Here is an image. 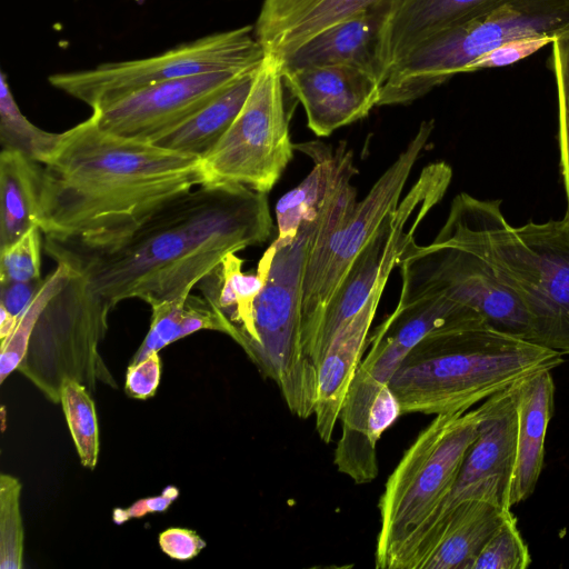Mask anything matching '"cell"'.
Masks as SVG:
<instances>
[{
    "label": "cell",
    "instance_id": "52a82bcc",
    "mask_svg": "<svg viewBox=\"0 0 569 569\" xmlns=\"http://www.w3.org/2000/svg\"><path fill=\"white\" fill-rule=\"evenodd\" d=\"M569 30V0H495L415 48L389 73L378 106L409 104L513 39Z\"/></svg>",
    "mask_w": 569,
    "mask_h": 569
},
{
    "label": "cell",
    "instance_id": "9a60e30c",
    "mask_svg": "<svg viewBox=\"0 0 569 569\" xmlns=\"http://www.w3.org/2000/svg\"><path fill=\"white\" fill-rule=\"evenodd\" d=\"M247 73L218 71L154 83L94 109L92 113L99 126L111 133L153 143Z\"/></svg>",
    "mask_w": 569,
    "mask_h": 569
},
{
    "label": "cell",
    "instance_id": "f546056e",
    "mask_svg": "<svg viewBox=\"0 0 569 569\" xmlns=\"http://www.w3.org/2000/svg\"><path fill=\"white\" fill-rule=\"evenodd\" d=\"M72 271L63 263H57L56 268L44 278L30 305L18 318L12 332L1 341L0 352V382L3 383L23 361L34 326L49 302V300L62 288L70 278Z\"/></svg>",
    "mask_w": 569,
    "mask_h": 569
},
{
    "label": "cell",
    "instance_id": "60d3db41",
    "mask_svg": "<svg viewBox=\"0 0 569 569\" xmlns=\"http://www.w3.org/2000/svg\"><path fill=\"white\" fill-rule=\"evenodd\" d=\"M179 489L174 486H168L158 496L141 498L128 508H116L112 511V520L116 525H121L130 519L141 518L152 512H163L178 498Z\"/></svg>",
    "mask_w": 569,
    "mask_h": 569
},
{
    "label": "cell",
    "instance_id": "d590c367",
    "mask_svg": "<svg viewBox=\"0 0 569 569\" xmlns=\"http://www.w3.org/2000/svg\"><path fill=\"white\" fill-rule=\"evenodd\" d=\"M187 298L150 306L151 322L149 331L130 363L139 362L149 353L160 351L179 340V327Z\"/></svg>",
    "mask_w": 569,
    "mask_h": 569
},
{
    "label": "cell",
    "instance_id": "4fadbf2b",
    "mask_svg": "<svg viewBox=\"0 0 569 569\" xmlns=\"http://www.w3.org/2000/svg\"><path fill=\"white\" fill-rule=\"evenodd\" d=\"M398 267L399 301L445 295L476 310L491 328L530 340L523 306L477 256L456 247L418 246L413 241Z\"/></svg>",
    "mask_w": 569,
    "mask_h": 569
},
{
    "label": "cell",
    "instance_id": "8fae6325",
    "mask_svg": "<svg viewBox=\"0 0 569 569\" xmlns=\"http://www.w3.org/2000/svg\"><path fill=\"white\" fill-rule=\"evenodd\" d=\"M432 130L433 120L422 121L406 148L375 182L366 197L355 204L343 223L321 239L310 252L302 299V345L309 361L329 301L353 260L388 214L398 207L406 182Z\"/></svg>",
    "mask_w": 569,
    "mask_h": 569
},
{
    "label": "cell",
    "instance_id": "cb8c5ba5",
    "mask_svg": "<svg viewBox=\"0 0 569 569\" xmlns=\"http://www.w3.org/2000/svg\"><path fill=\"white\" fill-rule=\"evenodd\" d=\"M387 6L360 11L327 28L281 61L282 68L348 64L378 79V34Z\"/></svg>",
    "mask_w": 569,
    "mask_h": 569
},
{
    "label": "cell",
    "instance_id": "7c38bea8",
    "mask_svg": "<svg viewBox=\"0 0 569 569\" xmlns=\"http://www.w3.org/2000/svg\"><path fill=\"white\" fill-rule=\"evenodd\" d=\"M451 179L452 169L447 162L426 166L353 260L321 318L309 356L316 371L337 331L366 305L380 282L388 281L409 244L416 241L419 224L446 194Z\"/></svg>",
    "mask_w": 569,
    "mask_h": 569
},
{
    "label": "cell",
    "instance_id": "603a6c76",
    "mask_svg": "<svg viewBox=\"0 0 569 569\" xmlns=\"http://www.w3.org/2000/svg\"><path fill=\"white\" fill-rule=\"evenodd\" d=\"M295 149L309 156L313 166L308 176L276 204L278 239L293 238L300 224L312 218L333 190L357 172L352 151L345 142L333 147L311 141L295 144Z\"/></svg>",
    "mask_w": 569,
    "mask_h": 569
},
{
    "label": "cell",
    "instance_id": "b9f144b4",
    "mask_svg": "<svg viewBox=\"0 0 569 569\" xmlns=\"http://www.w3.org/2000/svg\"><path fill=\"white\" fill-rule=\"evenodd\" d=\"M43 280L0 283V306L19 318L32 301Z\"/></svg>",
    "mask_w": 569,
    "mask_h": 569
},
{
    "label": "cell",
    "instance_id": "44dd1931",
    "mask_svg": "<svg viewBox=\"0 0 569 569\" xmlns=\"http://www.w3.org/2000/svg\"><path fill=\"white\" fill-rule=\"evenodd\" d=\"M390 0H263L253 33L266 54L283 61L327 28Z\"/></svg>",
    "mask_w": 569,
    "mask_h": 569
},
{
    "label": "cell",
    "instance_id": "7a4b0ae2",
    "mask_svg": "<svg viewBox=\"0 0 569 569\" xmlns=\"http://www.w3.org/2000/svg\"><path fill=\"white\" fill-rule=\"evenodd\" d=\"M204 182L201 159L111 133L91 113L42 164L39 227L56 237L110 227Z\"/></svg>",
    "mask_w": 569,
    "mask_h": 569
},
{
    "label": "cell",
    "instance_id": "5bb4252c",
    "mask_svg": "<svg viewBox=\"0 0 569 569\" xmlns=\"http://www.w3.org/2000/svg\"><path fill=\"white\" fill-rule=\"evenodd\" d=\"M513 386L492 395L480 405L482 419L479 433L465 457L451 493L407 547L397 569H420L441 526L460 503L482 499L511 509L509 498L517 445Z\"/></svg>",
    "mask_w": 569,
    "mask_h": 569
},
{
    "label": "cell",
    "instance_id": "ba28073f",
    "mask_svg": "<svg viewBox=\"0 0 569 569\" xmlns=\"http://www.w3.org/2000/svg\"><path fill=\"white\" fill-rule=\"evenodd\" d=\"M111 310L86 279L72 271L42 310L18 370L52 402L60 401L66 377L91 391L97 382L117 388L98 350Z\"/></svg>",
    "mask_w": 569,
    "mask_h": 569
},
{
    "label": "cell",
    "instance_id": "6da1fadb",
    "mask_svg": "<svg viewBox=\"0 0 569 569\" xmlns=\"http://www.w3.org/2000/svg\"><path fill=\"white\" fill-rule=\"evenodd\" d=\"M267 193L241 184H200L110 227L44 236V250L80 274L113 309L186 298L229 253L268 241Z\"/></svg>",
    "mask_w": 569,
    "mask_h": 569
},
{
    "label": "cell",
    "instance_id": "ffe728a7",
    "mask_svg": "<svg viewBox=\"0 0 569 569\" xmlns=\"http://www.w3.org/2000/svg\"><path fill=\"white\" fill-rule=\"evenodd\" d=\"M495 0H390L378 34V79L420 43L470 17Z\"/></svg>",
    "mask_w": 569,
    "mask_h": 569
},
{
    "label": "cell",
    "instance_id": "8d00e7d4",
    "mask_svg": "<svg viewBox=\"0 0 569 569\" xmlns=\"http://www.w3.org/2000/svg\"><path fill=\"white\" fill-rule=\"evenodd\" d=\"M555 38L553 36H529L509 40L475 59L463 72L512 64L551 44Z\"/></svg>",
    "mask_w": 569,
    "mask_h": 569
},
{
    "label": "cell",
    "instance_id": "74e56055",
    "mask_svg": "<svg viewBox=\"0 0 569 569\" xmlns=\"http://www.w3.org/2000/svg\"><path fill=\"white\" fill-rule=\"evenodd\" d=\"M160 378L161 360L159 351H153L139 362L129 365L124 391L133 399L146 400L154 396Z\"/></svg>",
    "mask_w": 569,
    "mask_h": 569
},
{
    "label": "cell",
    "instance_id": "5b68a950",
    "mask_svg": "<svg viewBox=\"0 0 569 569\" xmlns=\"http://www.w3.org/2000/svg\"><path fill=\"white\" fill-rule=\"evenodd\" d=\"M351 180L341 182L293 238H276L259 261L266 280L253 303L250 335L241 348L301 419L313 415L317 391V371L302 345L306 267L315 246L339 228L357 203Z\"/></svg>",
    "mask_w": 569,
    "mask_h": 569
},
{
    "label": "cell",
    "instance_id": "9c48e42d",
    "mask_svg": "<svg viewBox=\"0 0 569 569\" xmlns=\"http://www.w3.org/2000/svg\"><path fill=\"white\" fill-rule=\"evenodd\" d=\"M282 62L266 54L237 117L201 159L204 183L241 184L267 193L293 156L284 107Z\"/></svg>",
    "mask_w": 569,
    "mask_h": 569
},
{
    "label": "cell",
    "instance_id": "d4e9b609",
    "mask_svg": "<svg viewBox=\"0 0 569 569\" xmlns=\"http://www.w3.org/2000/svg\"><path fill=\"white\" fill-rule=\"evenodd\" d=\"M510 510L482 499L460 503L441 526L420 569H470Z\"/></svg>",
    "mask_w": 569,
    "mask_h": 569
},
{
    "label": "cell",
    "instance_id": "836d02e7",
    "mask_svg": "<svg viewBox=\"0 0 569 569\" xmlns=\"http://www.w3.org/2000/svg\"><path fill=\"white\" fill-rule=\"evenodd\" d=\"M552 44V68L558 100V144L560 172L569 217V30L556 36Z\"/></svg>",
    "mask_w": 569,
    "mask_h": 569
},
{
    "label": "cell",
    "instance_id": "d6986e66",
    "mask_svg": "<svg viewBox=\"0 0 569 569\" xmlns=\"http://www.w3.org/2000/svg\"><path fill=\"white\" fill-rule=\"evenodd\" d=\"M387 282H380L366 305L337 331L318 365L313 415L316 430L326 443L331 441L346 396L362 360L369 329Z\"/></svg>",
    "mask_w": 569,
    "mask_h": 569
},
{
    "label": "cell",
    "instance_id": "4316f807",
    "mask_svg": "<svg viewBox=\"0 0 569 569\" xmlns=\"http://www.w3.org/2000/svg\"><path fill=\"white\" fill-rule=\"evenodd\" d=\"M243 260L229 253L200 282L203 298L222 317L231 337L240 347L251 330L253 303L260 293L266 270L259 262L254 273L242 271Z\"/></svg>",
    "mask_w": 569,
    "mask_h": 569
},
{
    "label": "cell",
    "instance_id": "ab89813d",
    "mask_svg": "<svg viewBox=\"0 0 569 569\" xmlns=\"http://www.w3.org/2000/svg\"><path fill=\"white\" fill-rule=\"evenodd\" d=\"M159 546L170 558L190 560L206 547L197 532L183 528H170L159 535Z\"/></svg>",
    "mask_w": 569,
    "mask_h": 569
},
{
    "label": "cell",
    "instance_id": "ac0fdd59",
    "mask_svg": "<svg viewBox=\"0 0 569 569\" xmlns=\"http://www.w3.org/2000/svg\"><path fill=\"white\" fill-rule=\"evenodd\" d=\"M482 326L489 325L481 315L445 295L398 301L373 331L369 352L359 367L389 383L408 352L426 336L445 329Z\"/></svg>",
    "mask_w": 569,
    "mask_h": 569
},
{
    "label": "cell",
    "instance_id": "f35d334b",
    "mask_svg": "<svg viewBox=\"0 0 569 569\" xmlns=\"http://www.w3.org/2000/svg\"><path fill=\"white\" fill-rule=\"evenodd\" d=\"M200 330H216L229 335L222 317L202 297L188 296L179 327V339Z\"/></svg>",
    "mask_w": 569,
    "mask_h": 569
},
{
    "label": "cell",
    "instance_id": "7bdbcfd3",
    "mask_svg": "<svg viewBox=\"0 0 569 569\" xmlns=\"http://www.w3.org/2000/svg\"><path fill=\"white\" fill-rule=\"evenodd\" d=\"M18 318L0 306V340H4L14 329Z\"/></svg>",
    "mask_w": 569,
    "mask_h": 569
},
{
    "label": "cell",
    "instance_id": "1f68e13d",
    "mask_svg": "<svg viewBox=\"0 0 569 569\" xmlns=\"http://www.w3.org/2000/svg\"><path fill=\"white\" fill-rule=\"evenodd\" d=\"M21 485L18 478L0 476V568L20 569L23 559V526L20 513Z\"/></svg>",
    "mask_w": 569,
    "mask_h": 569
},
{
    "label": "cell",
    "instance_id": "f1b7e54d",
    "mask_svg": "<svg viewBox=\"0 0 569 569\" xmlns=\"http://www.w3.org/2000/svg\"><path fill=\"white\" fill-rule=\"evenodd\" d=\"M60 133L33 124L18 107L7 76H0V143L1 149L17 150L43 164L53 152Z\"/></svg>",
    "mask_w": 569,
    "mask_h": 569
},
{
    "label": "cell",
    "instance_id": "30bf717a",
    "mask_svg": "<svg viewBox=\"0 0 569 569\" xmlns=\"http://www.w3.org/2000/svg\"><path fill=\"white\" fill-rule=\"evenodd\" d=\"M264 56L253 26H244L179 44L157 56L54 73L48 81L94 110L133 91L172 79L218 71H254Z\"/></svg>",
    "mask_w": 569,
    "mask_h": 569
},
{
    "label": "cell",
    "instance_id": "277c9868",
    "mask_svg": "<svg viewBox=\"0 0 569 569\" xmlns=\"http://www.w3.org/2000/svg\"><path fill=\"white\" fill-rule=\"evenodd\" d=\"M563 355L489 326L432 332L392 375L401 413L466 412L515 383L559 367Z\"/></svg>",
    "mask_w": 569,
    "mask_h": 569
},
{
    "label": "cell",
    "instance_id": "3957f363",
    "mask_svg": "<svg viewBox=\"0 0 569 569\" xmlns=\"http://www.w3.org/2000/svg\"><path fill=\"white\" fill-rule=\"evenodd\" d=\"M432 246L466 250L490 267L527 311L532 342L569 355V217L509 224L501 200L457 194Z\"/></svg>",
    "mask_w": 569,
    "mask_h": 569
},
{
    "label": "cell",
    "instance_id": "484cf974",
    "mask_svg": "<svg viewBox=\"0 0 569 569\" xmlns=\"http://www.w3.org/2000/svg\"><path fill=\"white\" fill-rule=\"evenodd\" d=\"M41 183V163L20 151L1 149L0 249L39 227Z\"/></svg>",
    "mask_w": 569,
    "mask_h": 569
},
{
    "label": "cell",
    "instance_id": "e0dca14e",
    "mask_svg": "<svg viewBox=\"0 0 569 569\" xmlns=\"http://www.w3.org/2000/svg\"><path fill=\"white\" fill-rule=\"evenodd\" d=\"M398 398L389 387L358 368L341 408V436L333 462L338 470L362 485L379 473L377 443L401 416Z\"/></svg>",
    "mask_w": 569,
    "mask_h": 569
},
{
    "label": "cell",
    "instance_id": "83f0119b",
    "mask_svg": "<svg viewBox=\"0 0 569 569\" xmlns=\"http://www.w3.org/2000/svg\"><path fill=\"white\" fill-rule=\"evenodd\" d=\"M254 72L242 76L193 117L153 143L199 159L204 158L243 106Z\"/></svg>",
    "mask_w": 569,
    "mask_h": 569
},
{
    "label": "cell",
    "instance_id": "d6a6232c",
    "mask_svg": "<svg viewBox=\"0 0 569 569\" xmlns=\"http://www.w3.org/2000/svg\"><path fill=\"white\" fill-rule=\"evenodd\" d=\"M531 556L511 510L482 547L470 569H526Z\"/></svg>",
    "mask_w": 569,
    "mask_h": 569
},
{
    "label": "cell",
    "instance_id": "e575fe53",
    "mask_svg": "<svg viewBox=\"0 0 569 569\" xmlns=\"http://www.w3.org/2000/svg\"><path fill=\"white\" fill-rule=\"evenodd\" d=\"M41 229L31 228L18 240L0 249V283L41 279Z\"/></svg>",
    "mask_w": 569,
    "mask_h": 569
},
{
    "label": "cell",
    "instance_id": "4dcf8cb0",
    "mask_svg": "<svg viewBox=\"0 0 569 569\" xmlns=\"http://www.w3.org/2000/svg\"><path fill=\"white\" fill-rule=\"evenodd\" d=\"M60 402L80 462L92 470L99 457V427L94 402L86 386L70 377L61 382Z\"/></svg>",
    "mask_w": 569,
    "mask_h": 569
},
{
    "label": "cell",
    "instance_id": "2e32d148",
    "mask_svg": "<svg viewBox=\"0 0 569 569\" xmlns=\"http://www.w3.org/2000/svg\"><path fill=\"white\" fill-rule=\"evenodd\" d=\"M282 78L318 137L366 118L378 106L382 88L375 76L348 64L282 68Z\"/></svg>",
    "mask_w": 569,
    "mask_h": 569
},
{
    "label": "cell",
    "instance_id": "7402d4cb",
    "mask_svg": "<svg viewBox=\"0 0 569 569\" xmlns=\"http://www.w3.org/2000/svg\"><path fill=\"white\" fill-rule=\"evenodd\" d=\"M517 445L510 507L528 499L541 475L545 439L552 416L555 383L550 370L529 376L513 386Z\"/></svg>",
    "mask_w": 569,
    "mask_h": 569
},
{
    "label": "cell",
    "instance_id": "8992f818",
    "mask_svg": "<svg viewBox=\"0 0 569 569\" xmlns=\"http://www.w3.org/2000/svg\"><path fill=\"white\" fill-rule=\"evenodd\" d=\"M481 419L480 407L435 416L405 451L378 505L377 568L397 569L407 547L441 508L478 437Z\"/></svg>",
    "mask_w": 569,
    "mask_h": 569
}]
</instances>
